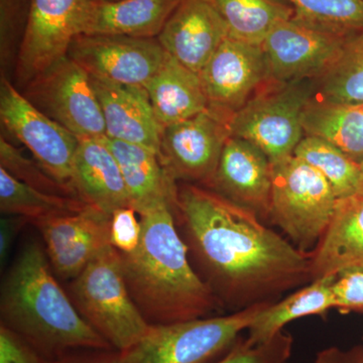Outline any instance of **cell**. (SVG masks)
Masks as SVG:
<instances>
[{
    "mask_svg": "<svg viewBox=\"0 0 363 363\" xmlns=\"http://www.w3.org/2000/svg\"><path fill=\"white\" fill-rule=\"evenodd\" d=\"M173 213L193 269L224 311L278 302L312 281L310 253L210 189L178 186Z\"/></svg>",
    "mask_w": 363,
    "mask_h": 363,
    "instance_id": "obj_1",
    "label": "cell"
},
{
    "mask_svg": "<svg viewBox=\"0 0 363 363\" xmlns=\"http://www.w3.org/2000/svg\"><path fill=\"white\" fill-rule=\"evenodd\" d=\"M138 216L140 245L119 255L126 285L145 319L167 325L221 315L223 308L191 264L173 205L162 203Z\"/></svg>",
    "mask_w": 363,
    "mask_h": 363,
    "instance_id": "obj_2",
    "label": "cell"
},
{
    "mask_svg": "<svg viewBox=\"0 0 363 363\" xmlns=\"http://www.w3.org/2000/svg\"><path fill=\"white\" fill-rule=\"evenodd\" d=\"M1 323L49 359L78 350H114L83 319L45 247L26 243L1 284Z\"/></svg>",
    "mask_w": 363,
    "mask_h": 363,
    "instance_id": "obj_3",
    "label": "cell"
},
{
    "mask_svg": "<svg viewBox=\"0 0 363 363\" xmlns=\"http://www.w3.org/2000/svg\"><path fill=\"white\" fill-rule=\"evenodd\" d=\"M68 294L83 319L114 350H130L149 331L126 285L121 255L111 245L70 281Z\"/></svg>",
    "mask_w": 363,
    "mask_h": 363,
    "instance_id": "obj_4",
    "label": "cell"
},
{
    "mask_svg": "<svg viewBox=\"0 0 363 363\" xmlns=\"http://www.w3.org/2000/svg\"><path fill=\"white\" fill-rule=\"evenodd\" d=\"M272 168L269 223L298 250L311 253L330 225L337 196L321 173L294 155Z\"/></svg>",
    "mask_w": 363,
    "mask_h": 363,
    "instance_id": "obj_5",
    "label": "cell"
},
{
    "mask_svg": "<svg viewBox=\"0 0 363 363\" xmlns=\"http://www.w3.org/2000/svg\"><path fill=\"white\" fill-rule=\"evenodd\" d=\"M272 303L229 315L150 325L136 345L125 351L128 363H214L225 357L260 312Z\"/></svg>",
    "mask_w": 363,
    "mask_h": 363,
    "instance_id": "obj_6",
    "label": "cell"
},
{
    "mask_svg": "<svg viewBox=\"0 0 363 363\" xmlns=\"http://www.w3.org/2000/svg\"><path fill=\"white\" fill-rule=\"evenodd\" d=\"M314 94L313 79L290 83L267 81L229 118L230 135L259 147L272 164L293 156L305 136L303 113Z\"/></svg>",
    "mask_w": 363,
    "mask_h": 363,
    "instance_id": "obj_7",
    "label": "cell"
},
{
    "mask_svg": "<svg viewBox=\"0 0 363 363\" xmlns=\"http://www.w3.org/2000/svg\"><path fill=\"white\" fill-rule=\"evenodd\" d=\"M23 96L78 138H106L104 114L89 74L65 56L23 88Z\"/></svg>",
    "mask_w": 363,
    "mask_h": 363,
    "instance_id": "obj_8",
    "label": "cell"
},
{
    "mask_svg": "<svg viewBox=\"0 0 363 363\" xmlns=\"http://www.w3.org/2000/svg\"><path fill=\"white\" fill-rule=\"evenodd\" d=\"M0 119L6 130L32 152L33 159L78 198L72 177L79 138L35 108L4 76L0 84Z\"/></svg>",
    "mask_w": 363,
    "mask_h": 363,
    "instance_id": "obj_9",
    "label": "cell"
},
{
    "mask_svg": "<svg viewBox=\"0 0 363 363\" xmlns=\"http://www.w3.org/2000/svg\"><path fill=\"white\" fill-rule=\"evenodd\" d=\"M350 35L294 14L274 26L262 42L267 81L314 80L330 65Z\"/></svg>",
    "mask_w": 363,
    "mask_h": 363,
    "instance_id": "obj_10",
    "label": "cell"
},
{
    "mask_svg": "<svg viewBox=\"0 0 363 363\" xmlns=\"http://www.w3.org/2000/svg\"><path fill=\"white\" fill-rule=\"evenodd\" d=\"M167 55L157 38L116 35H79L67 52L90 77L143 87L161 68Z\"/></svg>",
    "mask_w": 363,
    "mask_h": 363,
    "instance_id": "obj_11",
    "label": "cell"
},
{
    "mask_svg": "<svg viewBox=\"0 0 363 363\" xmlns=\"http://www.w3.org/2000/svg\"><path fill=\"white\" fill-rule=\"evenodd\" d=\"M230 136L228 121L207 111L162 128L159 156L176 182L206 187Z\"/></svg>",
    "mask_w": 363,
    "mask_h": 363,
    "instance_id": "obj_12",
    "label": "cell"
},
{
    "mask_svg": "<svg viewBox=\"0 0 363 363\" xmlns=\"http://www.w3.org/2000/svg\"><path fill=\"white\" fill-rule=\"evenodd\" d=\"M87 0H28L25 33L16 63V80L23 89L40 72L67 56L80 35Z\"/></svg>",
    "mask_w": 363,
    "mask_h": 363,
    "instance_id": "obj_13",
    "label": "cell"
},
{
    "mask_svg": "<svg viewBox=\"0 0 363 363\" xmlns=\"http://www.w3.org/2000/svg\"><path fill=\"white\" fill-rule=\"evenodd\" d=\"M199 76L208 108L229 121L267 81L262 45L228 37Z\"/></svg>",
    "mask_w": 363,
    "mask_h": 363,
    "instance_id": "obj_14",
    "label": "cell"
},
{
    "mask_svg": "<svg viewBox=\"0 0 363 363\" xmlns=\"http://www.w3.org/2000/svg\"><path fill=\"white\" fill-rule=\"evenodd\" d=\"M111 216L87 205L75 213L35 222L52 271L57 278L72 281L105 248L109 240Z\"/></svg>",
    "mask_w": 363,
    "mask_h": 363,
    "instance_id": "obj_15",
    "label": "cell"
},
{
    "mask_svg": "<svg viewBox=\"0 0 363 363\" xmlns=\"http://www.w3.org/2000/svg\"><path fill=\"white\" fill-rule=\"evenodd\" d=\"M272 181V162L264 152L252 143L230 135L213 179L205 188L247 208L269 223Z\"/></svg>",
    "mask_w": 363,
    "mask_h": 363,
    "instance_id": "obj_16",
    "label": "cell"
},
{
    "mask_svg": "<svg viewBox=\"0 0 363 363\" xmlns=\"http://www.w3.org/2000/svg\"><path fill=\"white\" fill-rule=\"evenodd\" d=\"M228 37L211 0H181L157 39L167 54L199 74Z\"/></svg>",
    "mask_w": 363,
    "mask_h": 363,
    "instance_id": "obj_17",
    "label": "cell"
},
{
    "mask_svg": "<svg viewBox=\"0 0 363 363\" xmlns=\"http://www.w3.org/2000/svg\"><path fill=\"white\" fill-rule=\"evenodd\" d=\"M104 114L106 138L159 152L162 128L143 86L116 84L91 77Z\"/></svg>",
    "mask_w": 363,
    "mask_h": 363,
    "instance_id": "obj_18",
    "label": "cell"
},
{
    "mask_svg": "<svg viewBox=\"0 0 363 363\" xmlns=\"http://www.w3.org/2000/svg\"><path fill=\"white\" fill-rule=\"evenodd\" d=\"M72 185L81 201L109 216L131 207L121 167L105 138H79Z\"/></svg>",
    "mask_w": 363,
    "mask_h": 363,
    "instance_id": "obj_19",
    "label": "cell"
},
{
    "mask_svg": "<svg viewBox=\"0 0 363 363\" xmlns=\"http://www.w3.org/2000/svg\"><path fill=\"white\" fill-rule=\"evenodd\" d=\"M310 255L312 281L363 271V197L338 199L330 225Z\"/></svg>",
    "mask_w": 363,
    "mask_h": 363,
    "instance_id": "obj_20",
    "label": "cell"
},
{
    "mask_svg": "<svg viewBox=\"0 0 363 363\" xmlns=\"http://www.w3.org/2000/svg\"><path fill=\"white\" fill-rule=\"evenodd\" d=\"M181 0L86 1L80 35L157 38Z\"/></svg>",
    "mask_w": 363,
    "mask_h": 363,
    "instance_id": "obj_21",
    "label": "cell"
},
{
    "mask_svg": "<svg viewBox=\"0 0 363 363\" xmlns=\"http://www.w3.org/2000/svg\"><path fill=\"white\" fill-rule=\"evenodd\" d=\"M113 152L130 196L131 207L142 214L162 203L175 205L178 185L169 176L159 152L135 143L105 138Z\"/></svg>",
    "mask_w": 363,
    "mask_h": 363,
    "instance_id": "obj_22",
    "label": "cell"
},
{
    "mask_svg": "<svg viewBox=\"0 0 363 363\" xmlns=\"http://www.w3.org/2000/svg\"><path fill=\"white\" fill-rule=\"evenodd\" d=\"M145 88L162 128L187 121L208 109L199 74L182 65L169 54Z\"/></svg>",
    "mask_w": 363,
    "mask_h": 363,
    "instance_id": "obj_23",
    "label": "cell"
},
{
    "mask_svg": "<svg viewBox=\"0 0 363 363\" xmlns=\"http://www.w3.org/2000/svg\"><path fill=\"white\" fill-rule=\"evenodd\" d=\"M335 277L316 279L297 289L284 300L267 306L247 330V341L252 345H262L276 337L284 327L295 320L315 315L326 314L336 309L332 290Z\"/></svg>",
    "mask_w": 363,
    "mask_h": 363,
    "instance_id": "obj_24",
    "label": "cell"
},
{
    "mask_svg": "<svg viewBox=\"0 0 363 363\" xmlns=\"http://www.w3.org/2000/svg\"><path fill=\"white\" fill-rule=\"evenodd\" d=\"M305 135L317 136L335 145L353 161L363 162V104H341L316 96L303 113Z\"/></svg>",
    "mask_w": 363,
    "mask_h": 363,
    "instance_id": "obj_25",
    "label": "cell"
},
{
    "mask_svg": "<svg viewBox=\"0 0 363 363\" xmlns=\"http://www.w3.org/2000/svg\"><path fill=\"white\" fill-rule=\"evenodd\" d=\"M228 28L229 37L260 45L295 11L285 0H211Z\"/></svg>",
    "mask_w": 363,
    "mask_h": 363,
    "instance_id": "obj_26",
    "label": "cell"
},
{
    "mask_svg": "<svg viewBox=\"0 0 363 363\" xmlns=\"http://www.w3.org/2000/svg\"><path fill=\"white\" fill-rule=\"evenodd\" d=\"M315 96L341 104H363V30L350 35L330 65L314 79Z\"/></svg>",
    "mask_w": 363,
    "mask_h": 363,
    "instance_id": "obj_27",
    "label": "cell"
},
{
    "mask_svg": "<svg viewBox=\"0 0 363 363\" xmlns=\"http://www.w3.org/2000/svg\"><path fill=\"white\" fill-rule=\"evenodd\" d=\"M87 206L75 197L49 194L23 183L0 167V210L20 215L35 223L52 217L75 213Z\"/></svg>",
    "mask_w": 363,
    "mask_h": 363,
    "instance_id": "obj_28",
    "label": "cell"
},
{
    "mask_svg": "<svg viewBox=\"0 0 363 363\" xmlns=\"http://www.w3.org/2000/svg\"><path fill=\"white\" fill-rule=\"evenodd\" d=\"M294 156L317 169L330 183L338 199L357 194L360 164L335 145L317 136L305 135Z\"/></svg>",
    "mask_w": 363,
    "mask_h": 363,
    "instance_id": "obj_29",
    "label": "cell"
},
{
    "mask_svg": "<svg viewBox=\"0 0 363 363\" xmlns=\"http://www.w3.org/2000/svg\"><path fill=\"white\" fill-rule=\"evenodd\" d=\"M295 16L336 32L363 30V0H285Z\"/></svg>",
    "mask_w": 363,
    "mask_h": 363,
    "instance_id": "obj_30",
    "label": "cell"
},
{
    "mask_svg": "<svg viewBox=\"0 0 363 363\" xmlns=\"http://www.w3.org/2000/svg\"><path fill=\"white\" fill-rule=\"evenodd\" d=\"M0 167L14 178L43 192L75 197L65 186L55 180L37 160L28 159L4 135L0 138Z\"/></svg>",
    "mask_w": 363,
    "mask_h": 363,
    "instance_id": "obj_31",
    "label": "cell"
},
{
    "mask_svg": "<svg viewBox=\"0 0 363 363\" xmlns=\"http://www.w3.org/2000/svg\"><path fill=\"white\" fill-rule=\"evenodd\" d=\"M292 346V336L284 331L262 345H252L247 338L241 337L225 357L214 363H269L283 358L289 359Z\"/></svg>",
    "mask_w": 363,
    "mask_h": 363,
    "instance_id": "obj_32",
    "label": "cell"
},
{
    "mask_svg": "<svg viewBox=\"0 0 363 363\" xmlns=\"http://www.w3.org/2000/svg\"><path fill=\"white\" fill-rule=\"evenodd\" d=\"M133 207L117 209L111 216L109 240L112 247L121 253L135 252L142 238L143 226Z\"/></svg>",
    "mask_w": 363,
    "mask_h": 363,
    "instance_id": "obj_33",
    "label": "cell"
},
{
    "mask_svg": "<svg viewBox=\"0 0 363 363\" xmlns=\"http://www.w3.org/2000/svg\"><path fill=\"white\" fill-rule=\"evenodd\" d=\"M1 7V65L7 68L13 58H18V50L16 48V35L20 26L21 0H0Z\"/></svg>",
    "mask_w": 363,
    "mask_h": 363,
    "instance_id": "obj_34",
    "label": "cell"
},
{
    "mask_svg": "<svg viewBox=\"0 0 363 363\" xmlns=\"http://www.w3.org/2000/svg\"><path fill=\"white\" fill-rule=\"evenodd\" d=\"M336 309L342 313H363V271L345 272L332 284Z\"/></svg>",
    "mask_w": 363,
    "mask_h": 363,
    "instance_id": "obj_35",
    "label": "cell"
},
{
    "mask_svg": "<svg viewBox=\"0 0 363 363\" xmlns=\"http://www.w3.org/2000/svg\"><path fill=\"white\" fill-rule=\"evenodd\" d=\"M0 363H55L25 339L0 324Z\"/></svg>",
    "mask_w": 363,
    "mask_h": 363,
    "instance_id": "obj_36",
    "label": "cell"
},
{
    "mask_svg": "<svg viewBox=\"0 0 363 363\" xmlns=\"http://www.w3.org/2000/svg\"><path fill=\"white\" fill-rule=\"evenodd\" d=\"M55 363H128L125 351L78 350L67 353Z\"/></svg>",
    "mask_w": 363,
    "mask_h": 363,
    "instance_id": "obj_37",
    "label": "cell"
},
{
    "mask_svg": "<svg viewBox=\"0 0 363 363\" xmlns=\"http://www.w3.org/2000/svg\"><path fill=\"white\" fill-rule=\"evenodd\" d=\"M30 221L20 215H4L0 219V262L6 264L18 234Z\"/></svg>",
    "mask_w": 363,
    "mask_h": 363,
    "instance_id": "obj_38",
    "label": "cell"
},
{
    "mask_svg": "<svg viewBox=\"0 0 363 363\" xmlns=\"http://www.w3.org/2000/svg\"><path fill=\"white\" fill-rule=\"evenodd\" d=\"M315 363H363V345L348 350L332 346L318 352Z\"/></svg>",
    "mask_w": 363,
    "mask_h": 363,
    "instance_id": "obj_39",
    "label": "cell"
},
{
    "mask_svg": "<svg viewBox=\"0 0 363 363\" xmlns=\"http://www.w3.org/2000/svg\"><path fill=\"white\" fill-rule=\"evenodd\" d=\"M360 179L359 186H358L357 196L363 197V162H360Z\"/></svg>",
    "mask_w": 363,
    "mask_h": 363,
    "instance_id": "obj_40",
    "label": "cell"
},
{
    "mask_svg": "<svg viewBox=\"0 0 363 363\" xmlns=\"http://www.w3.org/2000/svg\"><path fill=\"white\" fill-rule=\"evenodd\" d=\"M288 360L289 359H286V358H283V359L274 360V362H272L269 363H288Z\"/></svg>",
    "mask_w": 363,
    "mask_h": 363,
    "instance_id": "obj_41",
    "label": "cell"
},
{
    "mask_svg": "<svg viewBox=\"0 0 363 363\" xmlns=\"http://www.w3.org/2000/svg\"><path fill=\"white\" fill-rule=\"evenodd\" d=\"M93 1L116 2L121 1V0H93Z\"/></svg>",
    "mask_w": 363,
    "mask_h": 363,
    "instance_id": "obj_42",
    "label": "cell"
},
{
    "mask_svg": "<svg viewBox=\"0 0 363 363\" xmlns=\"http://www.w3.org/2000/svg\"><path fill=\"white\" fill-rule=\"evenodd\" d=\"M362 340H363V336H362Z\"/></svg>",
    "mask_w": 363,
    "mask_h": 363,
    "instance_id": "obj_43",
    "label": "cell"
}]
</instances>
